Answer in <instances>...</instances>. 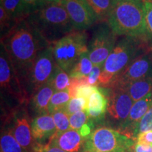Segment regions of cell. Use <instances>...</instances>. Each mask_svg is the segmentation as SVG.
Segmentation results:
<instances>
[{"label": "cell", "mask_w": 152, "mask_h": 152, "mask_svg": "<svg viewBox=\"0 0 152 152\" xmlns=\"http://www.w3.org/2000/svg\"><path fill=\"white\" fill-rule=\"evenodd\" d=\"M87 101L85 99L82 97L72 98L68 102L64 110L70 116L72 114L78 111H85L87 109Z\"/></svg>", "instance_id": "26"}, {"label": "cell", "mask_w": 152, "mask_h": 152, "mask_svg": "<svg viewBox=\"0 0 152 152\" xmlns=\"http://www.w3.org/2000/svg\"><path fill=\"white\" fill-rule=\"evenodd\" d=\"M107 23L116 35L147 39L143 1H125L115 4Z\"/></svg>", "instance_id": "2"}, {"label": "cell", "mask_w": 152, "mask_h": 152, "mask_svg": "<svg viewBox=\"0 0 152 152\" xmlns=\"http://www.w3.org/2000/svg\"><path fill=\"white\" fill-rule=\"evenodd\" d=\"M33 152H66L55 144L49 142L48 144H35Z\"/></svg>", "instance_id": "31"}, {"label": "cell", "mask_w": 152, "mask_h": 152, "mask_svg": "<svg viewBox=\"0 0 152 152\" xmlns=\"http://www.w3.org/2000/svg\"><path fill=\"white\" fill-rule=\"evenodd\" d=\"M47 4L45 0H21L18 19L28 18L30 14Z\"/></svg>", "instance_id": "24"}, {"label": "cell", "mask_w": 152, "mask_h": 152, "mask_svg": "<svg viewBox=\"0 0 152 152\" xmlns=\"http://www.w3.org/2000/svg\"><path fill=\"white\" fill-rule=\"evenodd\" d=\"M28 18L49 45L74 30L67 11L60 3L47 4Z\"/></svg>", "instance_id": "3"}, {"label": "cell", "mask_w": 152, "mask_h": 152, "mask_svg": "<svg viewBox=\"0 0 152 152\" xmlns=\"http://www.w3.org/2000/svg\"><path fill=\"white\" fill-rule=\"evenodd\" d=\"M56 125L58 133L66 132L71 129L69 122V115L66 113L64 109L58 110L51 113Z\"/></svg>", "instance_id": "25"}, {"label": "cell", "mask_w": 152, "mask_h": 152, "mask_svg": "<svg viewBox=\"0 0 152 152\" xmlns=\"http://www.w3.org/2000/svg\"><path fill=\"white\" fill-rule=\"evenodd\" d=\"M134 144L133 139L119 131L102 127L93 131L86 139L85 152H129Z\"/></svg>", "instance_id": "6"}, {"label": "cell", "mask_w": 152, "mask_h": 152, "mask_svg": "<svg viewBox=\"0 0 152 152\" xmlns=\"http://www.w3.org/2000/svg\"><path fill=\"white\" fill-rule=\"evenodd\" d=\"M136 142L152 145V130L140 133L137 136Z\"/></svg>", "instance_id": "34"}, {"label": "cell", "mask_w": 152, "mask_h": 152, "mask_svg": "<svg viewBox=\"0 0 152 152\" xmlns=\"http://www.w3.org/2000/svg\"><path fill=\"white\" fill-rule=\"evenodd\" d=\"M1 45L22 83L39 53L49 46L28 18L14 22Z\"/></svg>", "instance_id": "1"}, {"label": "cell", "mask_w": 152, "mask_h": 152, "mask_svg": "<svg viewBox=\"0 0 152 152\" xmlns=\"http://www.w3.org/2000/svg\"><path fill=\"white\" fill-rule=\"evenodd\" d=\"M49 142L66 152H85L86 139L80 134L78 130L70 129L64 132H56Z\"/></svg>", "instance_id": "13"}, {"label": "cell", "mask_w": 152, "mask_h": 152, "mask_svg": "<svg viewBox=\"0 0 152 152\" xmlns=\"http://www.w3.org/2000/svg\"><path fill=\"white\" fill-rule=\"evenodd\" d=\"M122 88L128 92L134 102H137L152 93V78L149 77L132 82Z\"/></svg>", "instance_id": "18"}, {"label": "cell", "mask_w": 152, "mask_h": 152, "mask_svg": "<svg viewBox=\"0 0 152 152\" xmlns=\"http://www.w3.org/2000/svg\"><path fill=\"white\" fill-rule=\"evenodd\" d=\"M31 130L33 138L39 141L50 140L57 132L51 114H44L36 117L31 123Z\"/></svg>", "instance_id": "14"}, {"label": "cell", "mask_w": 152, "mask_h": 152, "mask_svg": "<svg viewBox=\"0 0 152 152\" xmlns=\"http://www.w3.org/2000/svg\"><path fill=\"white\" fill-rule=\"evenodd\" d=\"M60 4L67 11L76 31H84L100 20L87 0H63Z\"/></svg>", "instance_id": "10"}, {"label": "cell", "mask_w": 152, "mask_h": 152, "mask_svg": "<svg viewBox=\"0 0 152 152\" xmlns=\"http://www.w3.org/2000/svg\"><path fill=\"white\" fill-rule=\"evenodd\" d=\"M149 77L152 78V54L150 49L134 58L114 77L108 87H123L132 82Z\"/></svg>", "instance_id": "9"}, {"label": "cell", "mask_w": 152, "mask_h": 152, "mask_svg": "<svg viewBox=\"0 0 152 152\" xmlns=\"http://www.w3.org/2000/svg\"><path fill=\"white\" fill-rule=\"evenodd\" d=\"M108 98L107 111L113 121L119 123L120 128L128 118L134 101L122 87H113Z\"/></svg>", "instance_id": "11"}, {"label": "cell", "mask_w": 152, "mask_h": 152, "mask_svg": "<svg viewBox=\"0 0 152 152\" xmlns=\"http://www.w3.org/2000/svg\"><path fill=\"white\" fill-rule=\"evenodd\" d=\"M4 1V0H1V2H3Z\"/></svg>", "instance_id": "40"}, {"label": "cell", "mask_w": 152, "mask_h": 152, "mask_svg": "<svg viewBox=\"0 0 152 152\" xmlns=\"http://www.w3.org/2000/svg\"><path fill=\"white\" fill-rule=\"evenodd\" d=\"M14 21L12 18L7 12L3 6L0 7V23H1V30L5 28H9L11 26V23Z\"/></svg>", "instance_id": "33"}, {"label": "cell", "mask_w": 152, "mask_h": 152, "mask_svg": "<svg viewBox=\"0 0 152 152\" xmlns=\"http://www.w3.org/2000/svg\"><path fill=\"white\" fill-rule=\"evenodd\" d=\"M57 66L66 73L75 66L82 55L88 52L87 35L84 31H73L52 45Z\"/></svg>", "instance_id": "5"}, {"label": "cell", "mask_w": 152, "mask_h": 152, "mask_svg": "<svg viewBox=\"0 0 152 152\" xmlns=\"http://www.w3.org/2000/svg\"><path fill=\"white\" fill-rule=\"evenodd\" d=\"M89 117L85 111H78L69 116L70 127L72 130H79L87 123H88Z\"/></svg>", "instance_id": "27"}, {"label": "cell", "mask_w": 152, "mask_h": 152, "mask_svg": "<svg viewBox=\"0 0 152 152\" xmlns=\"http://www.w3.org/2000/svg\"><path fill=\"white\" fill-rule=\"evenodd\" d=\"M152 104V93L142 99L135 102L132 106L128 118L119 129V132L135 140L137 127Z\"/></svg>", "instance_id": "12"}, {"label": "cell", "mask_w": 152, "mask_h": 152, "mask_svg": "<svg viewBox=\"0 0 152 152\" xmlns=\"http://www.w3.org/2000/svg\"><path fill=\"white\" fill-rule=\"evenodd\" d=\"M103 67H100L98 66H94L91 73L87 76V81L88 85L92 86H97L99 85V79L101 73H102Z\"/></svg>", "instance_id": "32"}, {"label": "cell", "mask_w": 152, "mask_h": 152, "mask_svg": "<svg viewBox=\"0 0 152 152\" xmlns=\"http://www.w3.org/2000/svg\"><path fill=\"white\" fill-rule=\"evenodd\" d=\"M115 36L108 23L101 24L96 28L88 44V55L93 65L103 67L115 46Z\"/></svg>", "instance_id": "8"}, {"label": "cell", "mask_w": 152, "mask_h": 152, "mask_svg": "<svg viewBox=\"0 0 152 152\" xmlns=\"http://www.w3.org/2000/svg\"><path fill=\"white\" fill-rule=\"evenodd\" d=\"M142 1H143L146 28H147V38L152 42V0H142Z\"/></svg>", "instance_id": "29"}, {"label": "cell", "mask_w": 152, "mask_h": 152, "mask_svg": "<svg viewBox=\"0 0 152 152\" xmlns=\"http://www.w3.org/2000/svg\"><path fill=\"white\" fill-rule=\"evenodd\" d=\"M145 39L126 37L120 40L106 61L101 73L99 85L108 87L114 77L122 72L137 58L142 49H145Z\"/></svg>", "instance_id": "4"}, {"label": "cell", "mask_w": 152, "mask_h": 152, "mask_svg": "<svg viewBox=\"0 0 152 152\" xmlns=\"http://www.w3.org/2000/svg\"><path fill=\"white\" fill-rule=\"evenodd\" d=\"M47 3H61L63 0H45Z\"/></svg>", "instance_id": "37"}, {"label": "cell", "mask_w": 152, "mask_h": 152, "mask_svg": "<svg viewBox=\"0 0 152 152\" xmlns=\"http://www.w3.org/2000/svg\"><path fill=\"white\" fill-rule=\"evenodd\" d=\"M0 151L1 152H28L27 150L25 149L17 142L11 129L4 131V132L1 133Z\"/></svg>", "instance_id": "20"}, {"label": "cell", "mask_w": 152, "mask_h": 152, "mask_svg": "<svg viewBox=\"0 0 152 152\" xmlns=\"http://www.w3.org/2000/svg\"><path fill=\"white\" fill-rule=\"evenodd\" d=\"M94 67L88 55V52L80 57L77 63L68 73L71 79H82L87 77Z\"/></svg>", "instance_id": "19"}, {"label": "cell", "mask_w": 152, "mask_h": 152, "mask_svg": "<svg viewBox=\"0 0 152 152\" xmlns=\"http://www.w3.org/2000/svg\"><path fill=\"white\" fill-rule=\"evenodd\" d=\"M71 98L68 90L55 92L49 104V114L58 110L65 109L68 102L71 100Z\"/></svg>", "instance_id": "22"}, {"label": "cell", "mask_w": 152, "mask_h": 152, "mask_svg": "<svg viewBox=\"0 0 152 152\" xmlns=\"http://www.w3.org/2000/svg\"><path fill=\"white\" fill-rule=\"evenodd\" d=\"M71 78H70L68 73L57 66L50 82L54 87L55 92H58L68 90L71 84Z\"/></svg>", "instance_id": "23"}, {"label": "cell", "mask_w": 152, "mask_h": 152, "mask_svg": "<svg viewBox=\"0 0 152 152\" xmlns=\"http://www.w3.org/2000/svg\"><path fill=\"white\" fill-rule=\"evenodd\" d=\"M129 152H134V151H133V148H132V149L131 150V151H130Z\"/></svg>", "instance_id": "39"}, {"label": "cell", "mask_w": 152, "mask_h": 152, "mask_svg": "<svg viewBox=\"0 0 152 152\" xmlns=\"http://www.w3.org/2000/svg\"><path fill=\"white\" fill-rule=\"evenodd\" d=\"M54 92V86L51 82H49L33 93L32 104L33 109L38 114H49V104Z\"/></svg>", "instance_id": "17"}, {"label": "cell", "mask_w": 152, "mask_h": 152, "mask_svg": "<svg viewBox=\"0 0 152 152\" xmlns=\"http://www.w3.org/2000/svg\"><path fill=\"white\" fill-rule=\"evenodd\" d=\"M97 86H92V85H80L76 87L75 89V98L82 97L88 101L90 96L95 91L98 90Z\"/></svg>", "instance_id": "30"}, {"label": "cell", "mask_w": 152, "mask_h": 152, "mask_svg": "<svg viewBox=\"0 0 152 152\" xmlns=\"http://www.w3.org/2000/svg\"><path fill=\"white\" fill-rule=\"evenodd\" d=\"M100 20H107L113 7L112 0H87Z\"/></svg>", "instance_id": "21"}, {"label": "cell", "mask_w": 152, "mask_h": 152, "mask_svg": "<svg viewBox=\"0 0 152 152\" xmlns=\"http://www.w3.org/2000/svg\"><path fill=\"white\" fill-rule=\"evenodd\" d=\"M91 152H104V151H91Z\"/></svg>", "instance_id": "38"}, {"label": "cell", "mask_w": 152, "mask_h": 152, "mask_svg": "<svg viewBox=\"0 0 152 152\" xmlns=\"http://www.w3.org/2000/svg\"><path fill=\"white\" fill-rule=\"evenodd\" d=\"M108 99L99 89L95 91L87 101V106L85 111L89 118L100 120L104 118L107 110Z\"/></svg>", "instance_id": "16"}, {"label": "cell", "mask_w": 152, "mask_h": 152, "mask_svg": "<svg viewBox=\"0 0 152 152\" xmlns=\"http://www.w3.org/2000/svg\"><path fill=\"white\" fill-rule=\"evenodd\" d=\"M20 4L21 0H4L3 2H1V5L3 6L14 21L19 18Z\"/></svg>", "instance_id": "28"}, {"label": "cell", "mask_w": 152, "mask_h": 152, "mask_svg": "<svg viewBox=\"0 0 152 152\" xmlns=\"http://www.w3.org/2000/svg\"><path fill=\"white\" fill-rule=\"evenodd\" d=\"M142 1V0H112L113 4H115L116 3L121 2V1Z\"/></svg>", "instance_id": "36"}, {"label": "cell", "mask_w": 152, "mask_h": 152, "mask_svg": "<svg viewBox=\"0 0 152 152\" xmlns=\"http://www.w3.org/2000/svg\"><path fill=\"white\" fill-rule=\"evenodd\" d=\"M133 151L134 152H152V145L135 142Z\"/></svg>", "instance_id": "35"}, {"label": "cell", "mask_w": 152, "mask_h": 152, "mask_svg": "<svg viewBox=\"0 0 152 152\" xmlns=\"http://www.w3.org/2000/svg\"><path fill=\"white\" fill-rule=\"evenodd\" d=\"M12 131L17 142L25 149L27 150L28 152H30L31 149L33 150L35 144H34L31 126L27 117L23 115L16 118Z\"/></svg>", "instance_id": "15"}, {"label": "cell", "mask_w": 152, "mask_h": 152, "mask_svg": "<svg viewBox=\"0 0 152 152\" xmlns=\"http://www.w3.org/2000/svg\"><path fill=\"white\" fill-rule=\"evenodd\" d=\"M57 64L55 61L52 45L39 53L25 76L23 83H26L35 93L43 85L51 81Z\"/></svg>", "instance_id": "7"}]
</instances>
